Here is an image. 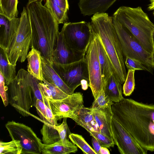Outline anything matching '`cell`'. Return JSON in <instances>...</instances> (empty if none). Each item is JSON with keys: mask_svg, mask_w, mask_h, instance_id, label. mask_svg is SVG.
<instances>
[{"mask_svg": "<svg viewBox=\"0 0 154 154\" xmlns=\"http://www.w3.org/2000/svg\"><path fill=\"white\" fill-rule=\"evenodd\" d=\"M22 69L25 78L32 89L33 95L34 104L37 99L43 101L42 95L39 86L40 82L39 81L31 75L27 71L23 69Z\"/></svg>", "mask_w": 154, "mask_h": 154, "instance_id": "obj_29", "label": "cell"}, {"mask_svg": "<svg viewBox=\"0 0 154 154\" xmlns=\"http://www.w3.org/2000/svg\"><path fill=\"white\" fill-rule=\"evenodd\" d=\"M91 142L94 149L97 154H100V150L101 146L97 140L93 137L91 140Z\"/></svg>", "mask_w": 154, "mask_h": 154, "instance_id": "obj_41", "label": "cell"}, {"mask_svg": "<svg viewBox=\"0 0 154 154\" xmlns=\"http://www.w3.org/2000/svg\"><path fill=\"white\" fill-rule=\"evenodd\" d=\"M114 142L121 154H146L142 148L126 130L114 118L111 122Z\"/></svg>", "mask_w": 154, "mask_h": 154, "instance_id": "obj_12", "label": "cell"}, {"mask_svg": "<svg viewBox=\"0 0 154 154\" xmlns=\"http://www.w3.org/2000/svg\"><path fill=\"white\" fill-rule=\"evenodd\" d=\"M42 0L26 5L31 27L30 48L40 51L41 56L53 63V55L59 32V23Z\"/></svg>", "mask_w": 154, "mask_h": 154, "instance_id": "obj_2", "label": "cell"}, {"mask_svg": "<svg viewBox=\"0 0 154 154\" xmlns=\"http://www.w3.org/2000/svg\"><path fill=\"white\" fill-rule=\"evenodd\" d=\"M44 5L51 11L59 24L66 22L69 7L68 0H46Z\"/></svg>", "mask_w": 154, "mask_h": 154, "instance_id": "obj_19", "label": "cell"}, {"mask_svg": "<svg viewBox=\"0 0 154 154\" xmlns=\"http://www.w3.org/2000/svg\"><path fill=\"white\" fill-rule=\"evenodd\" d=\"M150 3L148 7L150 10H154V0H150Z\"/></svg>", "mask_w": 154, "mask_h": 154, "instance_id": "obj_44", "label": "cell"}, {"mask_svg": "<svg viewBox=\"0 0 154 154\" xmlns=\"http://www.w3.org/2000/svg\"><path fill=\"white\" fill-rule=\"evenodd\" d=\"M110 153L107 148L101 146L100 150V154H109Z\"/></svg>", "mask_w": 154, "mask_h": 154, "instance_id": "obj_43", "label": "cell"}, {"mask_svg": "<svg viewBox=\"0 0 154 154\" xmlns=\"http://www.w3.org/2000/svg\"><path fill=\"white\" fill-rule=\"evenodd\" d=\"M125 63L128 69L143 70L146 71L144 66L138 60L127 57L125 58Z\"/></svg>", "mask_w": 154, "mask_h": 154, "instance_id": "obj_36", "label": "cell"}, {"mask_svg": "<svg viewBox=\"0 0 154 154\" xmlns=\"http://www.w3.org/2000/svg\"><path fill=\"white\" fill-rule=\"evenodd\" d=\"M89 82L87 80L83 79L81 82L82 89L84 90H87L89 86Z\"/></svg>", "mask_w": 154, "mask_h": 154, "instance_id": "obj_42", "label": "cell"}, {"mask_svg": "<svg viewBox=\"0 0 154 154\" xmlns=\"http://www.w3.org/2000/svg\"><path fill=\"white\" fill-rule=\"evenodd\" d=\"M43 98L46 108L47 118L49 123L54 126L58 125L57 120L52 113L48 100L44 97H43Z\"/></svg>", "mask_w": 154, "mask_h": 154, "instance_id": "obj_39", "label": "cell"}, {"mask_svg": "<svg viewBox=\"0 0 154 154\" xmlns=\"http://www.w3.org/2000/svg\"><path fill=\"white\" fill-rule=\"evenodd\" d=\"M103 88L106 94L113 102H119L124 98L122 84L113 73L110 76Z\"/></svg>", "mask_w": 154, "mask_h": 154, "instance_id": "obj_23", "label": "cell"}, {"mask_svg": "<svg viewBox=\"0 0 154 154\" xmlns=\"http://www.w3.org/2000/svg\"><path fill=\"white\" fill-rule=\"evenodd\" d=\"M43 123L41 130V133L42 136V141L43 144L50 145L60 140L59 133L54 126L48 122Z\"/></svg>", "mask_w": 154, "mask_h": 154, "instance_id": "obj_26", "label": "cell"}, {"mask_svg": "<svg viewBox=\"0 0 154 154\" xmlns=\"http://www.w3.org/2000/svg\"><path fill=\"white\" fill-rule=\"evenodd\" d=\"M112 117L148 151L154 152V104L124 98L111 105Z\"/></svg>", "mask_w": 154, "mask_h": 154, "instance_id": "obj_1", "label": "cell"}, {"mask_svg": "<svg viewBox=\"0 0 154 154\" xmlns=\"http://www.w3.org/2000/svg\"><path fill=\"white\" fill-rule=\"evenodd\" d=\"M52 113L57 120L71 116L84 107L83 96L79 92L60 100H48Z\"/></svg>", "mask_w": 154, "mask_h": 154, "instance_id": "obj_13", "label": "cell"}, {"mask_svg": "<svg viewBox=\"0 0 154 154\" xmlns=\"http://www.w3.org/2000/svg\"><path fill=\"white\" fill-rule=\"evenodd\" d=\"M5 81L3 75L0 72V94L5 106L9 103L8 94L7 92L8 87L5 85Z\"/></svg>", "mask_w": 154, "mask_h": 154, "instance_id": "obj_37", "label": "cell"}, {"mask_svg": "<svg viewBox=\"0 0 154 154\" xmlns=\"http://www.w3.org/2000/svg\"><path fill=\"white\" fill-rule=\"evenodd\" d=\"M22 148L18 140L0 142V154H21Z\"/></svg>", "mask_w": 154, "mask_h": 154, "instance_id": "obj_30", "label": "cell"}, {"mask_svg": "<svg viewBox=\"0 0 154 154\" xmlns=\"http://www.w3.org/2000/svg\"><path fill=\"white\" fill-rule=\"evenodd\" d=\"M69 45L73 50L86 52L93 37L90 22H66L60 31Z\"/></svg>", "mask_w": 154, "mask_h": 154, "instance_id": "obj_8", "label": "cell"}, {"mask_svg": "<svg viewBox=\"0 0 154 154\" xmlns=\"http://www.w3.org/2000/svg\"><path fill=\"white\" fill-rule=\"evenodd\" d=\"M20 17L9 20L0 14V47L6 51L12 43L16 35Z\"/></svg>", "mask_w": 154, "mask_h": 154, "instance_id": "obj_15", "label": "cell"}, {"mask_svg": "<svg viewBox=\"0 0 154 154\" xmlns=\"http://www.w3.org/2000/svg\"><path fill=\"white\" fill-rule=\"evenodd\" d=\"M78 150L77 146L69 140L59 141L51 144H43L42 153L43 154H69L75 153Z\"/></svg>", "mask_w": 154, "mask_h": 154, "instance_id": "obj_24", "label": "cell"}, {"mask_svg": "<svg viewBox=\"0 0 154 154\" xmlns=\"http://www.w3.org/2000/svg\"><path fill=\"white\" fill-rule=\"evenodd\" d=\"M152 63H153V66H154V49L153 52L152 54Z\"/></svg>", "mask_w": 154, "mask_h": 154, "instance_id": "obj_45", "label": "cell"}, {"mask_svg": "<svg viewBox=\"0 0 154 154\" xmlns=\"http://www.w3.org/2000/svg\"><path fill=\"white\" fill-rule=\"evenodd\" d=\"M40 82L39 86L42 93V97L47 100L52 99L50 90L47 85L44 82Z\"/></svg>", "mask_w": 154, "mask_h": 154, "instance_id": "obj_40", "label": "cell"}, {"mask_svg": "<svg viewBox=\"0 0 154 154\" xmlns=\"http://www.w3.org/2000/svg\"><path fill=\"white\" fill-rule=\"evenodd\" d=\"M8 86L9 103L24 117L32 116L30 109L33 106L32 89L20 69Z\"/></svg>", "mask_w": 154, "mask_h": 154, "instance_id": "obj_6", "label": "cell"}, {"mask_svg": "<svg viewBox=\"0 0 154 154\" xmlns=\"http://www.w3.org/2000/svg\"><path fill=\"white\" fill-rule=\"evenodd\" d=\"M43 78L48 82L54 84L68 95L74 93L72 89L68 87L54 69L53 64L41 56Z\"/></svg>", "mask_w": 154, "mask_h": 154, "instance_id": "obj_16", "label": "cell"}, {"mask_svg": "<svg viewBox=\"0 0 154 154\" xmlns=\"http://www.w3.org/2000/svg\"><path fill=\"white\" fill-rule=\"evenodd\" d=\"M70 118L88 132L90 131L100 132L98 125L92 114L91 107L82 108L72 115Z\"/></svg>", "mask_w": 154, "mask_h": 154, "instance_id": "obj_18", "label": "cell"}, {"mask_svg": "<svg viewBox=\"0 0 154 154\" xmlns=\"http://www.w3.org/2000/svg\"><path fill=\"white\" fill-rule=\"evenodd\" d=\"M27 56V71L40 81H42V66L41 54L33 47Z\"/></svg>", "mask_w": 154, "mask_h": 154, "instance_id": "obj_22", "label": "cell"}, {"mask_svg": "<svg viewBox=\"0 0 154 154\" xmlns=\"http://www.w3.org/2000/svg\"><path fill=\"white\" fill-rule=\"evenodd\" d=\"M112 16L129 31L147 52L152 54L154 49L152 37L154 24L141 7L121 6Z\"/></svg>", "mask_w": 154, "mask_h": 154, "instance_id": "obj_4", "label": "cell"}, {"mask_svg": "<svg viewBox=\"0 0 154 154\" xmlns=\"http://www.w3.org/2000/svg\"><path fill=\"white\" fill-rule=\"evenodd\" d=\"M18 0H0V14L10 20L17 17Z\"/></svg>", "mask_w": 154, "mask_h": 154, "instance_id": "obj_27", "label": "cell"}, {"mask_svg": "<svg viewBox=\"0 0 154 154\" xmlns=\"http://www.w3.org/2000/svg\"><path fill=\"white\" fill-rule=\"evenodd\" d=\"M92 113L98 125L100 132L114 141L111 125L112 117V110L103 111L92 109Z\"/></svg>", "mask_w": 154, "mask_h": 154, "instance_id": "obj_20", "label": "cell"}, {"mask_svg": "<svg viewBox=\"0 0 154 154\" xmlns=\"http://www.w3.org/2000/svg\"><path fill=\"white\" fill-rule=\"evenodd\" d=\"M38 114L43 122H48L46 116L45 105L43 101L36 99L34 104Z\"/></svg>", "mask_w": 154, "mask_h": 154, "instance_id": "obj_38", "label": "cell"}, {"mask_svg": "<svg viewBox=\"0 0 154 154\" xmlns=\"http://www.w3.org/2000/svg\"><path fill=\"white\" fill-rule=\"evenodd\" d=\"M153 15L154 16V11H153Z\"/></svg>", "mask_w": 154, "mask_h": 154, "instance_id": "obj_47", "label": "cell"}, {"mask_svg": "<svg viewBox=\"0 0 154 154\" xmlns=\"http://www.w3.org/2000/svg\"><path fill=\"white\" fill-rule=\"evenodd\" d=\"M5 127L12 140L19 141L22 154L42 153L43 143L30 127L14 121L8 122Z\"/></svg>", "mask_w": 154, "mask_h": 154, "instance_id": "obj_9", "label": "cell"}, {"mask_svg": "<svg viewBox=\"0 0 154 154\" xmlns=\"http://www.w3.org/2000/svg\"><path fill=\"white\" fill-rule=\"evenodd\" d=\"M31 30L26 8L21 13L20 21L15 38L6 51L8 60L16 66L17 61L24 62L27 58L31 44Z\"/></svg>", "mask_w": 154, "mask_h": 154, "instance_id": "obj_7", "label": "cell"}, {"mask_svg": "<svg viewBox=\"0 0 154 154\" xmlns=\"http://www.w3.org/2000/svg\"><path fill=\"white\" fill-rule=\"evenodd\" d=\"M42 82L47 85L50 90L53 99L60 100L66 98L69 95L55 85L48 82L43 78Z\"/></svg>", "mask_w": 154, "mask_h": 154, "instance_id": "obj_35", "label": "cell"}, {"mask_svg": "<svg viewBox=\"0 0 154 154\" xmlns=\"http://www.w3.org/2000/svg\"><path fill=\"white\" fill-rule=\"evenodd\" d=\"M72 143L79 148L84 154H97L83 137L77 134L71 133L69 136Z\"/></svg>", "mask_w": 154, "mask_h": 154, "instance_id": "obj_31", "label": "cell"}, {"mask_svg": "<svg viewBox=\"0 0 154 154\" xmlns=\"http://www.w3.org/2000/svg\"><path fill=\"white\" fill-rule=\"evenodd\" d=\"M116 0H79L78 6L83 15L105 13Z\"/></svg>", "mask_w": 154, "mask_h": 154, "instance_id": "obj_17", "label": "cell"}, {"mask_svg": "<svg viewBox=\"0 0 154 154\" xmlns=\"http://www.w3.org/2000/svg\"><path fill=\"white\" fill-rule=\"evenodd\" d=\"M0 72L4 77L5 84L8 86L16 76V66L9 62L6 51L0 47Z\"/></svg>", "mask_w": 154, "mask_h": 154, "instance_id": "obj_25", "label": "cell"}, {"mask_svg": "<svg viewBox=\"0 0 154 154\" xmlns=\"http://www.w3.org/2000/svg\"><path fill=\"white\" fill-rule=\"evenodd\" d=\"M152 37H153V43H154V31L153 33Z\"/></svg>", "mask_w": 154, "mask_h": 154, "instance_id": "obj_46", "label": "cell"}, {"mask_svg": "<svg viewBox=\"0 0 154 154\" xmlns=\"http://www.w3.org/2000/svg\"><path fill=\"white\" fill-rule=\"evenodd\" d=\"M90 22L93 34L100 40L122 84L127 75L122 47L114 28L112 17L106 13L93 15Z\"/></svg>", "mask_w": 154, "mask_h": 154, "instance_id": "obj_3", "label": "cell"}, {"mask_svg": "<svg viewBox=\"0 0 154 154\" xmlns=\"http://www.w3.org/2000/svg\"><path fill=\"white\" fill-rule=\"evenodd\" d=\"M86 52L78 51L68 44L61 32H59L56 48L53 55V63L65 64L80 60L85 58Z\"/></svg>", "mask_w": 154, "mask_h": 154, "instance_id": "obj_14", "label": "cell"}, {"mask_svg": "<svg viewBox=\"0 0 154 154\" xmlns=\"http://www.w3.org/2000/svg\"><path fill=\"white\" fill-rule=\"evenodd\" d=\"M90 136L96 138L101 146L110 148L113 147L115 144L114 140L100 132L90 131L88 132Z\"/></svg>", "mask_w": 154, "mask_h": 154, "instance_id": "obj_33", "label": "cell"}, {"mask_svg": "<svg viewBox=\"0 0 154 154\" xmlns=\"http://www.w3.org/2000/svg\"><path fill=\"white\" fill-rule=\"evenodd\" d=\"M113 23L120 43L124 56L139 60L146 71L152 74L154 69L152 54L147 52L136 38L114 17Z\"/></svg>", "mask_w": 154, "mask_h": 154, "instance_id": "obj_5", "label": "cell"}, {"mask_svg": "<svg viewBox=\"0 0 154 154\" xmlns=\"http://www.w3.org/2000/svg\"><path fill=\"white\" fill-rule=\"evenodd\" d=\"M135 71L133 70L128 69L126 79L123 87V93L126 96H130L134 89Z\"/></svg>", "mask_w": 154, "mask_h": 154, "instance_id": "obj_32", "label": "cell"}, {"mask_svg": "<svg viewBox=\"0 0 154 154\" xmlns=\"http://www.w3.org/2000/svg\"><path fill=\"white\" fill-rule=\"evenodd\" d=\"M67 118H63V122L61 124L54 126L58 131L60 140L63 142L69 140V136L71 133L67 123Z\"/></svg>", "mask_w": 154, "mask_h": 154, "instance_id": "obj_34", "label": "cell"}, {"mask_svg": "<svg viewBox=\"0 0 154 154\" xmlns=\"http://www.w3.org/2000/svg\"><path fill=\"white\" fill-rule=\"evenodd\" d=\"M113 102L105 93L103 88L99 94L97 98L94 99L91 108L102 110L111 109V105Z\"/></svg>", "mask_w": 154, "mask_h": 154, "instance_id": "obj_28", "label": "cell"}, {"mask_svg": "<svg viewBox=\"0 0 154 154\" xmlns=\"http://www.w3.org/2000/svg\"><path fill=\"white\" fill-rule=\"evenodd\" d=\"M95 36L103 87L112 74H114L116 77L110 60L103 46L99 39L96 36Z\"/></svg>", "mask_w": 154, "mask_h": 154, "instance_id": "obj_21", "label": "cell"}, {"mask_svg": "<svg viewBox=\"0 0 154 154\" xmlns=\"http://www.w3.org/2000/svg\"><path fill=\"white\" fill-rule=\"evenodd\" d=\"M56 72L66 85L73 91L81 85L82 80L85 79L89 83V78L87 63L85 58L72 63L62 64L53 63Z\"/></svg>", "mask_w": 154, "mask_h": 154, "instance_id": "obj_10", "label": "cell"}, {"mask_svg": "<svg viewBox=\"0 0 154 154\" xmlns=\"http://www.w3.org/2000/svg\"><path fill=\"white\" fill-rule=\"evenodd\" d=\"M85 58L88 72L89 86L91 89L94 99H96L102 90L103 85L96 38L94 34Z\"/></svg>", "mask_w": 154, "mask_h": 154, "instance_id": "obj_11", "label": "cell"}]
</instances>
